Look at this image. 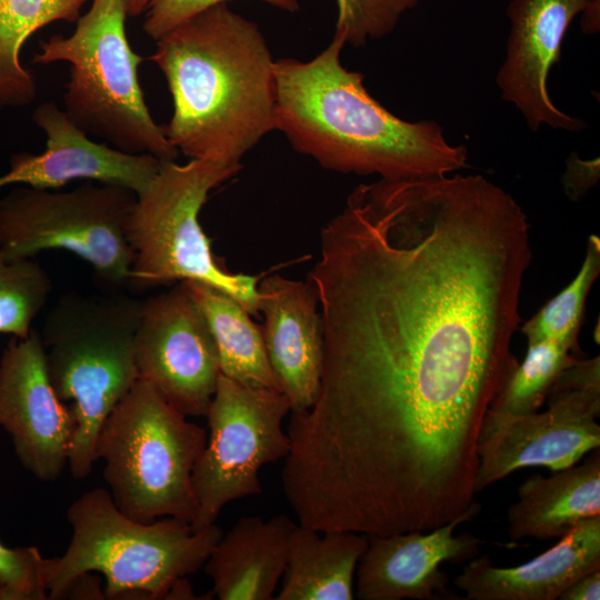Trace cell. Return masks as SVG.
<instances>
[{"label": "cell", "mask_w": 600, "mask_h": 600, "mask_svg": "<svg viewBox=\"0 0 600 600\" xmlns=\"http://www.w3.org/2000/svg\"><path fill=\"white\" fill-rule=\"evenodd\" d=\"M419 0H337L334 34L353 47L389 34Z\"/></svg>", "instance_id": "4316f807"}, {"label": "cell", "mask_w": 600, "mask_h": 600, "mask_svg": "<svg viewBox=\"0 0 600 600\" xmlns=\"http://www.w3.org/2000/svg\"><path fill=\"white\" fill-rule=\"evenodd\" d=\"M136 194L87 181L69 190L20 187L0 200V253L28 259L58 249L87 261L111 284L130 283L127 224Z\"/></svg>", "instance_id": "9c48e42d"}, {"label": "cell", "mask_w": 600, "mask_h": 600, "mask_svg": "<svg viewBox=\"0 0 600 600\" xmlns=\"http://www.w3.org/2000/svg\"><path fill=\"white\" fill-rule=\"evenodd\" d=\"M334 34L309 61H274L276 129L321 167L384 180L443 176L467 167L464 146L450 144L432 120L409 122L377 101L363 74L340 61Z\"/></svg>", "instance_id": "7a4b0ae2"}, {"label": "cell", "mask_w": 600, "mask_h": 600, "mask_svg": "<svg viewBox=\"0 0 600 600\" xmlns=\"http://www.w3.org/2000/svg\"><path fill=\"white\" fill-rule=\"evenodd\" d=\"M600 569V516L579 523L553 547L510 568L474 557L454 579L466 600H556L579 578Z\"/></svg>", "instance_id": "ac0fdd59"}, {"label": "cell", "mask_w": 600, "mask_h": 600, "mask_svg": "<svg viewBox=\"0 0 600 600\" xmlns=\"http://www.w3.org/2000/svg\"><path fill=\"white\" fill-rule=\"evenodd\" d=\"M67 520L69 546L60 557L46 559L48 599H62L68 586L89 572L102 574L107 599H170L179 581L203 568L223 533L216 523L194 530L171 517L136 521L103 488L77 498Z\"/></svg>", "instance_id": "277c9868"}, {"label": "cell", "mask_w": 600, "mask_h": 600, "mask_svg": "<svg viewBox=\"0 0 600 600\" xmlns=\"http://www.w3.org/2000/svg\"><path fill=\"white\" fill-rule=\"evenodd\" d=\"M134 352L140 379L186 417H206L220 376L219 357L183 281L142 301Z\"/></svg>", "instance_id": "7c38bea8"}, {"label": "cell", "mask_w": 600, "mask_h": 600, "mask_svg": "<svg viewBox=\"0 0 600 600\" xmlns=\"http://www.w3.org/2000/svg\"><path fill=\"white\" fill-rule=\"evenodd\" d=\"M527 216L479 174L357 187L321 231L309 274L322 320L321 387L390 447L473 441L518 360Z\"/></svg>", "instance_id": "6da1fadb"}, {"label": "cell", "mask_w": 600, "mask_h": 600, "mask_svg": "<svg viewBox=\"0 0 600 600\" xmlns=\"http://www.w3.org/2000/svg\"><path fill=\"white\" fill-rule=\"evenodd\" d=\"M547 409L524 414L487 411L479 434L474 492L527 467L552 471L600 447V359L577 358L553 382Z\"/></svg>", "instance_id": "8fae6325"}, {"label": "cell", "mask_w": 600, "mask_h": 600, "mask_svg": "<svg viewBox=\"0 0 600 600\" xmlns=\"http://www.w3.org/2000/svg\"><path fill=\"white\" fill-rule=\"evenodd\" d=\"M151 0H124L127 13L129 17H138L146 12Z\"/></svg>", "instance_id": "1f68e13d"}, {"label": "cell", "mask_w": 600, "mask_h": 600, "mask_svg": "<svg viewBox=\"0 0 600 600\" xmlns=\"http://www.w3.org/2000/svg\"><path fill=\"white\" fill-rule=\"evenodd\" d=\"M34 123L46 133L39 154H12L10 169L0 176V188L23 184L38 189H60L86 180L142 192L156 177L161 161L151 154H133L89 138L54 102H44L33 112Z\"/></svg>", "instance_id": "9a60e30c"}, {"label": "cell", "mask_w": 600, "mask_h": 600, "mask_svg": "<svg viewBox=\"0 0 600 600\" xmlns=\"http://www.w3.org/2000/svg\"><path fill=\"white\" fill-rule=\"evenodd\" d=\"M231 0H151L143 22L144 32L153 40L200 13L201 11ZM278 9L297 12L300 8L298 0H259Z\"/></svg>", "instance_id": "f1b7e54d"}, {"label": "cell", "mask_w": 600, "mask_h": 600, "mask_svg": "<svg viewBox=\"0 0 600 600\" xmlns=\"http://www.w3.org/2000/svg\"><path fill=\"white\" fill-rule=\"evenodd\" d=\"M44 599L46 558L34 547L8 548L0 541V600Z\"/></svg>", "instance_id": "83f0119b"}, {"label": "cell", "mask_w": 600, "mask_h": 600, "mask_svg": "<svg viewBox=\"0 0 600 600\" xmlns=\"http://www.w3.org/2000/svg\"><path fill=\"white\" fill-rule=\"evenodd\" d=\"M560 600H599L600 569L574 581L559 598Z\"/></svg>", "instance_id": "4dcf8cb0"}, {"label": "cell", "mask_w": 600, "mask_h": 600, "mask_svg": "<svg viewBox=\"0 0 600 600\" xmlns=\"http://www.w3.org/2000/svg\"><path fill=\"white\" fill-rule=\"evenodd\" d=\"M0 427L22 467L43 482L68 466L76 420L48 374L40 333L12 337L0 359Z\"/></svg>", "instance_id": "4fadbf2b"}, {"label": "cell", "mask_w": 600, "mask_h": 600, "mask_svg": "<svg viewBox=\"0 0 600 600\" xmlns=\"http://www.w3.org/2000/svg\"><path fill=\"white\" fill-rule=\"evenodd\" d=\"M573 353L553 340L528 343L523 361L510 372L488 411L498 414L538 411L559 373L577 359Z\"/></svg>", "instance_id": "d4e9b609"}, {"label": "cell", "mask_w": 600, "mask_h": 600, "mask_svg": "<svg viewBox=\"0 0 600 600\" xmlns=\"http://www.w3.org/2000/svg\"><path fill=\"white\" fill-rule=\"evenodd\" d=\"M240 168L200 159L184 164L161 161L153 180L136 196L129 216L130 283L152 288L198 281L232 297L251 316L259 314V278L221 266L199 223L209 192Z\"/></svg>", "instance_id": "ba28073f"}, {"label": "cell", "mask_w": 600, "mask_h": 600, "mask_svg": "<svg viewBox=\"0 0 600 600\" xmlns=\"http://www.w3.org/2000/svg\"><path fill=\"white\" fill-rule=\"evenodd\" d=\"M88 0H0V110L37 97L33 74L20 62L28 38L57 21L77 22Z\"/></svg>", "instance_id": "603a6c76"}, {"label": "cell", "mask_w": 600, "mask_h": 600, "mask_svg": "<svg viewBox=\"0 0 600 600\" xmlns=\"http://www.w3.org/2000/svg\"><path fill=\"white\" fill-rule=\"evenodd\" d=\"M600 516V451L583 462L543 477L533 474L518 488L507 512L513 542L524 538H561L579 523Z\"/></svg>", "instance_id": "ffe728a7"}, {"label": "cell", "mask_w": 600, "mask_h": 600, "mask_svg": "<svg viewBox=\"0 0 600 600\" xmlns=\"http://www.w3.org/2000/svg\"><path fill=\"white\" fill-rule=\"evenodd\" d=\"M600 273V239L590 236L580 270L521 328L528 343L553 340L579 352L578 337L589 291Z\"/></svg>", "instance_id": "cb8c5ba5"}, {"label": "cell", "mask_w": 600, "mask_h": 600, "mask_svg": "<svg viewBox=\"0 0 600 600\" xmlns=\"http://www.w3.org/2000/svg\"><path fill=\"white\" fill-rule=\"evenodd\" d=\"M124 0H92L69 36L40 42L38 64L69 63L64 111L88 136L133 154L176 160L179 151L156 123L139 82L143 58L126 34Z\"/></svg>", "instance_id": "8992f818"}, {"label": "cell", "mask_w": 600, "mask_h": 600, "mask_svg": "<svg viewBox=\"0 0 600 600\" xmlns=\"http://www.w3.org/2000/svg\"><path fill=\"white\" fill-rule=\"evenodd\" d=\"M213 338L220 373L244 384L281 391L270 366L262 328L232 297L209 284L183 281Z\"/></svg>", "instance_id": "7402d4cb"}, {"label": "cell", "mask_w": 600, "mask_h": 600, "mask_svg": "<svg viewBox=\"0 0 600 600\" xmlns=\"http://www.w3.org/2000/svg\"><path fill=\"white\" fill-rule=\"evenodd\" d=\"M597 1L511 0L507 7L511 29L497 84L502 99L522 113L532 131L541 124L572 132L587 128L582 119L553 104L547 79L561 59L562 41L573 19Z\"/></svg>", "instance_id": "5bb4252c"}, {"label": "cell", "mask_w": 600, "mask_h": 600, "mask_svg": "<svg viewBox=\"0 0 600 600\" xmlns=\"http://www.w3.org/2000/svg\"><path fill=\"white\" fill-rule=\"evenodd\" d=\"M156 41L150 60L163 73L173 106L163 129L179 153L241 164L277 130L276 60L257 23L220 3Z\"/></svg>", "instance_id": "3957f363"}, {"label": "cell", "mask_w": 600, "mask_h": 600, "mask_svg": "<svg viewBox=\"0 0 600 600\" xmlns=\"http://www.w3.org/2000/svg\"><path fill=\"white\" fill-rule=\"evenodd\" d=\"M297 523L284 514L241 517L222 533L203 569L220 600H272Z\"/></svg>", "instance_id": "d6986e66"}, {"label": "cell", "mask_w": 600, "mask_h": 600, "mask_svg": "<svg viewBox=\"0 0 600 600\" xmlns=\"http://www.w3.org/2000/svg\"><path fill=\"white\" fill-rule=\"evenodd\" d=\"M599 177L598 160L589 164L579 158L570 157L568 159L567 171L564 174V188L568 196L572 199H579L591 187L594 186Z\"/></svg>", "instance_id": "f546056e"}, {"label": "cell", "mask_w": 600, "mask_h": 600, "mask_svg": "<svg viewBox=\"0 0 600 600\" xmlns=\"http://www.w3.org/2000/svg\"><path fill=\"white\" fill-rule=\"evenodd\" d=\"M142 301L124 296L64 293L40 333L58 397L71 401L76 429L68 466L77 480L97 462L100 428L139 379L134 341Z\"/></svg>", "instance_id": "5b68a950"}, {"label": "cell", "mask_w": 600, "mask_h": 600, "mask_svg": "<svg viewBox=\"0 0 600 600\" xmlns=\"http://www.w3.org/2000/svg\"><path fill=\"white\" fill-rule=\"evenodd\" d=\"M51 289L50 277L38 262L0 253V333L27 337Z\"/></svg>", "instance_id": "484cf974"}, {"label": "cell", "mask_w": 600, "mask_h": 600, "mask_svg": "<svg viewBox=\"0 0 600 600\" xmlns=\"http://www.w3.org/2000/svg\"><path fill=\"white\" fill-rule=\"evenodd\" d=\"M290 411L283 392L220 373L206 414L209 434L191 477L194 530L214 524L227 503L262 493L261 468L289 453L282 421Z\"/></svg>", "instance_id": "30bf717a"}, {"label": "cell", "mask_w": 600, "mask_h": 600, "mask_svg": "<svg viewBox=\"0 0 600 600\" xmlns=\"http://www.w3.org/2000/svg\"><path fill=\"white\" fill-rule=\"evenodd\" d=\"M368 536L318 531L297 523L291 532L277 600H352L358 562Z\"/></svg>", "instance_id": "44dd1931"}, {"label": "cell", "mask_w": 600, "mask_h": 600, "mask_svg": "<svg viewBox=\"0 0 600 600\" xmlns=\"http://www.w3.org/2000/svg\"><path fill=\"white\" fill-rule=\"evenodd\" d=\"M259 311L270 366L291 412L309 409L317 397L323 363V332L311 282L272 274L258 283Z\"/></svg>", "instance_id": "e0dca14e"}, {"label": "cell", "mask_w": 600, "mask_h": 600, "mask_svg": "<svg viewBox=\"0 0 600 600\" xmlns=\"http://www.w3.org/2000/svg\"><path fill=\"white\" fill-rule=\"evenodd\" d=\"M207 430L188 420L148 381L138 379L103 421L96 442L108 491L129 518L171 517L192 523V471Z\"/></svg>", "instance_id": "52a82bcc"}, {"label": "cell", "mask_w": 600, "mask_h": 600, "mask_svg": "<svg viewBox=\"0 0 600 600\" xmlns=\"http://www.w3.org/2000/svg\"><path fill=\"white\" fill-rule=\"evenodd\" d=\"M472 517H460L428 531L367 534L368 544L356 570L354 598L360 600H452L441 570L444 562L469 561L480 540L456 530Z\"/></svg>", "instance_id": "2e32d148"}]
</instances>
